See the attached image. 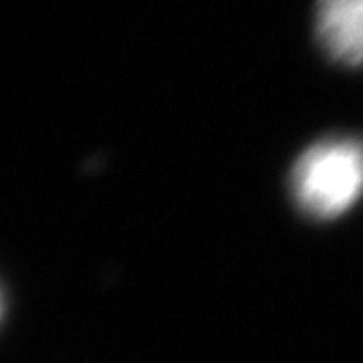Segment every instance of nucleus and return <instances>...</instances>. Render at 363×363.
Returning <instances> with one entry per match:
<instances>
[{"mask_svg": "<svg viewBox=\"0 0 363 363\" xmlns=\"http://www.w3.org/2000/svg\"><path fill=\"white\" fill-rule=\"evenodd\" d=\"M315 31L335 62L363 66V0H318Z\"/></svg>", "mask_w": 363, "mask_h": 363, "instance_id": "2", "label": "nucleus"}, {"mask_svg": "<svg viewBox=\"0 0 363 363\" xmlns=\"http://www.w3.org/2000/svg\"><path fill=\"white\" fill-rule=\"evenodd\" d=\"M291 193L315 219L346 215L363 197V140L333 136L311 145L294 164Z\"/></svg>", "mask_w": 363, "mask_h": 363, "instance_id": "1", "label": "nucleus"}]
</instances>
